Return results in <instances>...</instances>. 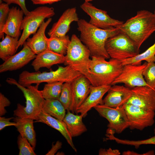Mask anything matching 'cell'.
<instances>
[{
  "label": "cell",
  "mask_w": 155,
  "mask_h": 155,
  "mask_svg": "<svg viewBox=\"0 0 155 155\" xmlns=\"http://www.w3.org/2000/svg\"><path fill=\"white\" fill-rule=\"evenodd\" d=\"M77 29L81 41L89 50L90 56L110 59L105 48L107 40L119 32L117 28L103 29L96 27L84 19L79 20Z\"/></svg>",
  "instance_id": "1"
},
{
  "label": "cell",
  "mask_w": 155,
  "mask_h": 155,
  "mask_svg": "<svg viewBox=\"0 0 155 155\" xmlns=\"http://www.w3.org/2000/svg\"><path fill=\"white\" fill-rule=\"evenodd\" d=\"M116 28L140 49L142 43L155 31V15L148 10H140L135 16Z\"/></svg>",
  "instance_id": "2"
},
{
  "label": "cell",
  "mask_w": 155,
  "mask_h": 155,
  "mask_svg": "<svg viewBox=\"0 0 155 155\" xmlns=\"http://www.w3.org/2000/svg\"><path fill=\"white\" fill-rule=\"evenodd\" d=\"M108 61L102 57H92L86 77L92 85H111L119 75L123 65L121 61L110 58Z\"/></svg>",
  "instance_id": "3"
},
{
  "label": "cell",
  "mask_w": 155,
  "mask_h": 155,
  "mask_svg": "<svg viewBox=\"0 0 155 155\" xmlns=\"http://www.w3.org/2000/svg\"><path fill=\"white\" fill-rule=\"evenodd\" d=\"M6 81L9 84L15 85L19 88L23 93L26 100L25 106L19 103L17 104V108L13 111L14 115L37 121L45 100L41 90H38L39 84H36L34 86L31 85L25 87L12 78H8Z\"/></svg>",
  "instance_id": "4"
},
{
  "label": "cell",
  "mask_w": 155,
  "mask_h": 155,
  "mask_svg": "<svg viewBox=\"0 0 155 155\" xmlns=\"http://www.w3.org/2000/svg\"><path fill=\"white\" fill-rule=\"evenodd\" d=\"M82 75L80 72L74 70L69 65L59 66L57 70L48 72H30L24 71L20 74L18 82L21 85L25 87L32 84H40L43 82H71Z\"/></svg>",
  "instance_id": "5"
},
{
  "label": "cell",
  "mask_w": 155,
  "mask_h": 155,
  "mask_svg": "<svg viewBox=\"0 0 155 155\" xmlns=\"http://www.w3.org/2000/svg\"><path fill=\"white\" fill-rule=\"evenodd\" d=\"M90 51L80 39L75 34H73L65 56L63 63L69 65L86 77L91 60Z\"/></svg>",
  "instance_id": "6"
},
{
  "label": "cell",
  "mask_w": 155,
  "mask_h": 155,
  "mask_svg": "<svg viewBox=\"0 0 155 155\" xmlns=\"http://www.w3.org/2000/svg\"><path fill=\"white\" fill-rule=\"evenodd\" d=\"M55 15L53 7L42 6L29 11L25 15L21 26V30L23 32L19 40L18 48L23 45L30 35L36 32L46 19L51 18Z\"/></svg>",
  "instance_id": "7"
},
{
  "label": "cell",
  "mask_w": 155,
  "mask_h": 155,
  "mask_svg": "<svg viewBox=\"0 0 155 155\" xmlns=\"http://www.w3.org/2000/svg\"><path fill=\"white\" fill-rule=\"evenodd\" d=\"M105 48L110 58L120 61L133 57L140 53V49L132 41L120 32L107 40Z\"/></svg>",
  "instance_id": "8"
},
{
  "label": "cell",
  "mask_w": 155,
  "mask_h": 155,
  "mask_svg": "<svg viewBox=\"0 0 155 155\" xmlns=\"http://www.w3.org/2000/svg\"><path fill=\"white\" fill-rule=\"evenodd\" d=\"M102 117L108 121V129L119 134L129 127L127 117L123 106L114 108L103 104H99L94 108Z\"/></svg>",
  "instance_id": "9"
},
{
  "label": "cell",
  "mask_w": 155,
  "mask_h": 155,
  "mask_svg": "<svg viewBox=\"0 0 155 155\" xmlns=\"http://www.w3.org/2000/svg\"><path fill=\"white\" fill-rule=\"evenodd\" d=\"M123 106L128 119L129 127L131 129L142 130L154 123L155 111L147 110L127 103Z\"/></svg>",
  "instance_id": "10"
},
{
  "label": "cell",
  "mask_w": 155,
  "mask_h": 155,
  "mask_svg": "<svg viewBox=\"0 0 155 155\" xmlns=\"http://www.w3.org/2000/svg\"><path fill=\"white\" fill-rule=\"evenodd\" d=\"M147 63L146 62L142 64H127L123 65L121 72L111 85L123 83L125 86L132 88L136 87L148 86L142 74Z\"/></svg>",
  "instance_id": "11"
},
{
  "label": "cell",
  "mask_w": 155,
  "mask_h": 155,
  "mask_svg": "<svg viewBox=\"0 0 155 155\" xmlns=\"http://www.w3.org/2000/svg\"><path fill=\"white\" fill-rule=\"evenodd\" d=\"M80 7L90 17L89 22L98 28L103 29L116 28L124 22L112 18L106 11L96 8L89 2L85 1Z\"/></svg>",
  "instance_id": "12"
},
{
  "label": "cell",
  "mask_w": 155,
  "mask_h": 155,
  "mask_svg": "<svg viewBox=\"0 0 155 155\" xmlns=\"http://www.w3.org/2000/svg\"><path fill=\"white\" fill-rule=\"evenodd\" d=\"M131 90V95L127 103L155 111V89L148 86H141L133 88Z\"/></svg>",
  "instance_id": "13"
},
{
  "label": "cell",
  "mask_w": 155,
  "mask_h": 155,
  "mask_svg": "<svg viewBox=\"0 0 155 155\" xmlns=\"http://www.w3.org/2000/svg\"><path fill=\"white\" fill-rule=\"evenodd\" d=\"M23 46V48L20 51L9 57L0 65V73L20 69L35 58L36 55L26 42Z\"/></svg>",
  "instance_id": "14"
},
{
  "label": "cell",
  "mask_w": 155,
  "mask_h": 155,
  "mask_svg": "<svg viewBox=\"0 0 155 155\" xmlns=\"http://www.w3.org/2000/svg\"><path fill=\"white\" fill-rule=\"evenodd\" d=\"M91 85L89 80L82 74L71 82L72 99L70 111L75 113L84 102L90 93Z\"/></svg>",
  "instance_id": "15"
},
{
  "label": "cell",
  "mask_w": 155,
  "mask_h": 155,
  "mask_svg": "<svg viewBox=\"0 0 155 155\" xmlns=\"http://www.w3.org/2000/svg\"><path fill=\"white\" fill-rule=\"evenodd\" d=\"M79 20L75 7L67 9L53 24L48 35L49 37L64 36L69 31L71 24L73 22H78Z\"/></svg>",
  "instance_id": "16"
},
{
  "label": "cell",
  "mask_w": 155,
  "mask_h": 155,
  "mask_svg": "<svg viewBox=\"0 0 155 155\" xmlns=\"http://www.w3.org/2000/svg\"><path fill=\"white\" fill-rule=\"evenodd\" d=\"M103 100V104L115 108L123 106L131 96V89L123 86L111 85Z\"/></svg>",
  "instance_id": "17"
},
{
  "label": "cell",
  "mask_w": 155,
  "mask_h": 155,
  "mask_svg": "<svg viewBox=\"0 0 155 155\" xmlns=\"http://www.w3.org/2000/svg\"><path fill=\"white\" fill-rule=\"evenodd\" d=\"M111 85H104L90 86V92L88 96L75 113H80L83 117L87 115L88 111L92 108L99 104H103V97L107 92Z\"/></svg>",
  "instance_id": "18"
},
{
  "label": "cell",
  "mask_w": 155,
  "mask_h": 155,
  "mask_svg": "<svg viewBox=\"0 0 155 155\" xmlns=\"http://www.w3.org/2000/svg\"><path fill=\"white\" fill-rule=\"evenodd\" d=\"M24 15L23 11L17 7L10 8L5 25L3 33L6 35L19 38L21 35V26Z\"/></svg>",
  "instance_id": "19"
},
{
  "label": "cell",
  "mask_w": 155,
  "mask_h": 155,
  "mask_svg": "<svg viewBox=\"0 0 155 155\" xmlns=\"http://www.w3.org/2000/svg\"><path fill=\"white\" fill-rule=\"evenodd\" d=\"M65 60L64 55L47 49L37 55L31 65L35 71H38L42 68L49 69L54 65L64 63Z\"/></svg>",
  "instance_id": "20"
},
{
  "label": "cell",
  "mask_w": 155,
  "mask_h": 155,
  "mask_svg": "<svg viewBox=\"0 0 155 155\" xmlns=\"http://www.w3.org/2000/svg\"><path fill=\"white\" fill-rule=\"evenodd\" d=\"M52 20L50 18L44 21L36 31L31 38H28L26 42L28 46L36 55L47 49V38L45 31Z\"/></svg>",
  "instance_id": "21"
},
{
  "label": "cell",
  "mask_w": 155,
  "mask_h": 155,
  "mask_svg": "<svg viewBox=\"0 0 155 155\" xmlns=\"http://www.w3.org/2000/svg\"><path fill=\"white\" fill-rule=\"evenodd\" d=\"M36 122L45 123L58 131L64 137L73 149L77 152V150L73 142L72 137L67 129L65 123L63 120L57 119L42 111Z\"/></svg>",
  "instance_id": "22"
},
{
  "label": "cell",
  "mask_w": 155,
  "mask_h": 155,
  "mask_svg": "<svg viewBox=\"0 0 155 155\" xmlns=\"http://www.w3.org/2000/svg\"><path fill=\"white\" fill-rule=\"evenodd\" d=\"M13 121L16 123L15 126L20 134L26 138L34 149L36 144V134L34 130L33 120L28 118L16 117Z\"/></svg>",
  "instance_id": "23"
},
{
  "label": "cell",
  "mask_w": 155,
  "mask_h": 155,
  "mask_svg": "<svg viewBox=\"0 0 155 155\" xmlns=\"http://www.w3.org/2000/svg\"><path fill=\"white\" fill-rule=\"evenodd\" d=\"M67 111L63 121L72 137L80 136L86 132L87 129L83 122V116L81 114L75 115L70 111Z\"/></svg>",
  "instance_id": "24"
},
{
  "label": "cell",
  "mask_w": 155,
  "mask_h": 155,
  "mask_svg": "<svg viewBox=\"0 0 155 155\" xmlns=\"http://www.w3.org/2000/svg\"><path fill=\"white\" fill-rule=\"evenodd\" d=\"M66 109L58 99L45 100L42 111L58 119L63 120Z\"/></svg>",
  "instance_id": "25"
},
{
  "label": "cell",
  "mask_w": 155,
  "mask_h": 155,
  "mask_svg": "<svg viewBox=\"0 0 155 155\" xmlns=\"http://www.w3.org/2000/svg\"><path fill=\"white\" fill-rule=\"evenodd\" d=\"M19 38L6 35L0 42V58L4 61L15 54L18 49Z\"/></svg>",
  "instance_id": "26"
},
{
  "label": "cell",
  "mask_w": 155,
  "mask_h": 155,
  "mask_svg": "<svg viewBox=\"0 0 155 155\" xmlns=\"http://www.w3.org/2000/svg\"><path fill=\"white\" fill-rule=\"evenodd\" d=\"M48 49L65 56L70 41L69 36L52 37L47 38Z\"/></svg>",
  "instance_id": "27"
},
{
  "label": "cell",
  "mask_w": 155,
  "mask_h": 155,
  "mask_svg": "<svg viewBox=\"0 0 155 155\" xmlns=\"http://www.w3.org/2000/svg\"><path fill=\"white\" fill-rule=\"evenodd\" d=\"M145 61L147 62H155V42L146 51L133 57L125 59L121 61L123 65L127 64H140L141 62Z\"/></svg>",
  "instance_id": "28"
},
{
  "label": "cell",
  "mask_w": 155,
  "mask_h": 155,
  "mask_svg": "<svg viewBox=\"0 0 155 155\" xmlns=\"http://www.w3.org/2000/svg\"><path fill=\"white\" fill-rule=\"evenodd\" d=\"M64 82H57L47 83L41 90L42 96L45 99H59Z\"/></svg>",
  "instance_id": "29"
},
{
  "label": "cell",
  "mask_w": 155,
  "mask_h": 155,
  "mask_svg": "<svg viewBox=\"0 0 155 155\" xmlns=\"http://www.w3.org/2000/svg\"><path fill=\"white\" fill-rule=\"evenodd\" d=\"M72 99L71 82H64L61 95L58 100L67 111H70Z\"/></svg>",
  "instance_id": "30"
},
{
  "label": "cell",
  "mask_w": 155,
  "mask_h": 155,
  "mask_svg": "<svg viewBox=\"0 0 155 155\" xmlns=\"http://www.w3.org/2000/svg\"><path fill=\"white\" fill-rule=\"evenodd\" d=\"M142 74L148 86L155 89V62H147Z\"/></svg>",
  "instance_id": "31"
},
{
  "label": "cell",
  "mask_w": 155,
  "mask_h": 155,
  "mask_svg": "<svg viewBox=\"0 0 155 155\" xmlns=\"http://www.w3.org/2000/svg\"><path fill=\"white\" fill-rule=\"evenodd\" d=\"M17 143L19 150V155H35L34 149L27 139L20 134L18 138Z\"/></svg>",
  "instance_id": "32"
},
{
  "label": "cell",
  "mask_w": 155,
  "mask_h": 155,
  "mask_svg": "<svg viewBox=\"0 0 155 155\" xmlns=\"http://www.w3.org/2000/svg\"><path fill=\"white\" fill-rule=\"evenodd\" d=\"M9 5L5 3L0 4V38L3 39L4 34L3 29L7 21L10 8Z\"/></svg>",
  "instance_id": "33"
},
{
  "label": "cell",
  "mask_w": 155,
  "mask_h": 155,
  "mask_svg": "<svg viewBox=\"0 0 155 155\" xmlns=\"http://www.w3.org/2000/svg\"><path fill=\"white\" fill-rule=\"evenodd\" d=\"M11 102L1 93H0V116L5 115L7 113L5 107L9 106Z\"/></svg>",
  "instance_id": "34"
},
{
  "label": "cell",
  "mask_w": 155,
  "mask_h": 155,
  "mask_svg": "<svg viewBox=\"0 0 155 155\" xmlns=\"http://www.w3.org/2000/svg\"><path fill=\"white\" fill-rule=\"evenodd\" d=\"M8 4L9 5L12 4H14L18 5L24 12V15L27 14L29 12L27 9L25 4V0H2Z\"/></svg>",
  "instance_id": "35"
},
{
  "label": "cell",
  "mask_w": 155,
  "mask_h": 155,
  "mask_svg": "<svg viewBox=\"0 0 155 155\" xmlns=\"http://www.w3.org/2000/svg\"><path fill=\"white\" fill-rule=\"evenodd\" d=\"M13 117L8 118H5L4 117H0V130H1L5 127L11 126H15L16 125V122H11L10 120L13 119Z\"/></svg>",
  "instance_id": "36"
},
{
  "label": "cell",
  "mask_w": 155,
  "mask_h": 155,
  "mask_svg": "<svg viewBox=\"0 0 155 155\" xmlns=\"http://www.w3.org/2000/svg\"><path fill=\"white\" fill-rule=\"evenodd\" d=\"M121 154L117 149H112L111 148L108 149L101 148L99 151V155H119Z\"/></svg>",
  "instance_id": "37"
},
{
  "label": "cell",
  "mask_w": 155,
  "mask_h": 155,
  "mask_svg": "<svg viewBox=\"0 0 155 155\" xmlns=\"http://www.w3.org/2000/svg\"><path fill=\"white\" fill-rule=\"evenodd\" d=\"M62 145L61 142L57 141L55 144H52L51 148L46 155H54L58 150L61 148Z\"/></svg>",
  "instance_id": "38"
},
{
  "label": "cell",
  "mask_w": 155,
  "mask_h": 155,
  "mask_svg": "<svg viewBox=\"0 0 155 155\" xmlns=\"http://www.w3.org/2000/svg\"><path fill=\"white\" fill-rule=\"evenodd\" d=\"M63 0H31L34 5H44L52 4Z\"/></svg>",
  "instance_id": "39"
},
{
  "label": "cell",
  "mask_w": 155,
  "mask_h": 155,
  "mask_svg": "<svg viewBox=\"0 0 155 155\" xmlns=\"http://www.w3.org/2000/svg\"><path fill=\"white\" fill-rule=\"evenodd\" d=\"M123 155H139L138 153L135 152L133 151H127L124 152L123 153Z\"/></svg>",
  "instance_id": "40"
},
{
  "label": "cell",
  "mask_w": 155,
  "mask_h": 155,
  "mask_svg": "<svg viewBox=\"0 0 155 155\" xmlns=\"http://www.w3.org/2000/svg\"><path fill=\"white\" fill-rule=\"evenodd\" d=\"M84 0L85 1L89 2L90 1H92L93 0Z\"/></svg>",
  "instance_id": "41"
},
{
  "label": "cell",
  "mask_w": 155,
  "mask_h": 155,
  "mask_svg": "<svg viewBox=\"0 0 155 155\" xmlns=\"http://www.w3.org/2000/svg\"><path fill=\"white\" fill-rule=\"evenodd\" d=\"M2 3V0H0V4Z\"/></svg>",
  "instance_id": "42"
},
{
  "label": "cell",
  "mask_w": 155,
  "mask_h": 155,
  "mask_svg": "<svg viewBox=\"0 0 155 155\" xmlns=\"http://www.w3.org/2000/svg\"><path fill=\"white\" fill-rule=\"evenodd\" d=\"M154 14H155V9H154Z\"/></svg>",
  "instance_id": "43"
}]
</instances>
